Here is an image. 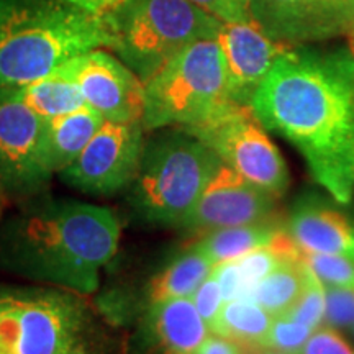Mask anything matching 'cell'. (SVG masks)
<instances>
[{"instance_id":"9c48e42d","label":"cell","mask_w":354,"mask_h":354,"mask_svg":"<svg viewBox=\"0 0 354 354\" xmlns=\"http://www.w3.org/2000/svg\"><path fill=\"white\" fill-rule=\"evenodd\" d=\"M44 118L19 100L15 87H0V196L25 201L46 190L53 172L43 154Z\"/></svg>"},{"instance_id":"30bf717a","label":"cell","mask_w":354,"mask_h":354,"mask_svg":"<svg viewBox=\"0 0 354 354\" xmlns=\"http://www.w3.org/2000/svg\"><path fill=\"white\" fill-rule=\"evenodd\" d=\"M143 123L104 120L73 165L59 172L63 183L87 196H112L130 185L143 151Z\"/></svg>"},{"instance_id":"8fae6325","label":"cell","mask_w":354,"mask_h":354,"mask_svg":"<svg viewBox=\"0 0 354 354\" xmlns=\"http://www.w3.org/2000/svg\"><path fill=\"white\" fill-rule=\"evenodd\" d=\"M276 201L277 197L272 194L221 162L203 189L183 230L202 236L214 230L274 220Z\"/></svg>"},{"instance_id":"83f0119b","label":"cell","mask_w":354,"mask_h":354,"mask_svg":"<svg viewBox=\"0 0 354 354\" xmlns=\"http://www.w3.org/2000/svg\"><path fill=\"white\" fill-rule=\"evenodd\" d=\"M190 299H192V302L196 305L197 312L201 313L203 322H205L210 328V325L214 323L216 315H218L221 305L225 304L223 292H221L215 269L212 271L210 276L198 286V289L194 292V295Z\"/></svg>"},{"instance_id":"e0dca14e","label":"cell","mask_w":354,"mask_h":354,"mask_svg":"<svg viewBox=\"0 0 354 354\" xmlns=\"http://www.w3.org/2000/svg\"><path fill=\"white\" fill-rule=\"evenodd\" d=\"M105 118L88 105L74 112L44 118L43 154L53 174L73 165Z\"/></svg>"},{"instance_id":"3957f363","label":"cell","mask_w":354,"mask_h":354,"mask_svg":"<svg viewBox=\"0 0 354 354\" xmlns=\"http://www.w3.org/2000/svg\"><path fill=\"white\" fill-rule=\"evenodd\" d=\"M99 48L113 50L107 15L63 0H0V87L25 86Z\"/></svg>"},{"instance_id":"d590c367","label":"cell","mask_w":354,"mask_h":354,"mask_svg":"<svg viewBox=\"0 0 354 354\" xmlns=\"http://www.w3.org/2000/svg\"><path fill=\"white\" fill-rule=\"evenodd\" d=\"M0 354H8V353L6 351V349H3V346H2V344H0Z\"/></svg>"},{"instance_id":"7402d4cb","label":"cell","mask_w":354,"mask_h":354,"mask_svg":"<svg viewBox=\"0 0 354 354\" xmlns=\"http://www.w3.org/2000/svg\"><path fill=\"white\" fill-rule=\"evenodd\" d=\"M272 320L271 313L253 299L236 297L221 305L210 331L243 348H253L263 344Z\"/></svg>"},{"instance_id":"74e56055","label":"cell","mask_w":354,"mask_h":354,"mask_svg":"<svg viewBox=\"0 0 354 354\" xmlns=\"http://www.w3.org/2000/svg\"><path fill=\"white\" fill-rule=\"evenodd\" d=\"M0 212H2V209H0Z\"/></svg>"},{"instance_id":"e575fe53","label":"cell","mask_w":354,"mask_h":354,"mask_svg":"<svg viewBox=\"0 0 354 354\" xmlns=\"http://www.w3.org/2000/svg\"><path fill=\"white\" fill-rule=\"evenodd\" d=\"M6 203H7L6 198H3L2 196H0V209H3V205H6Z\"/></svg>"},{"instance_id":"ba28073f","label":"cell","mask_w":354,"mask_h":354,"mask_svg":"<svg viewBox=\"0 0 354 354\" xmlns=\"http://www.w3.org/2000/svg\"><path fill=\"white\" fill-rule=\"evenodd\" d=\"M185 131L205 143L223 165L250 183L277 198L286 194L290 176L284 156L268 136L251 105L228 102L209 120Z\"/></svg>"},{"instance_id":"836d02e7","label":"cell","mask_w":354,"mask_h":354,"mask_svg":"<svg viewBox=\"0 0 354 354\" xmlns=\"http://www.w3.org/2000/svg\"><path fill=\"white\" fill-rule=\"evenodd\" d=\"M348 43H349V51L353 53V56H354V24H353V26L351 28L348 30Z\"/></svg>"},{"instance_id":"2e32d148","label":"cell","mask_w":354,"mask_h":354,"mask_svg":"<svg viewBox=\"0 0 354 354\" xmlns=\"http://www.w3.org/2000/svg\"><path fill=\"white\" fill-rule=\"evenodd\" d=\"M251 13L268 37L292 46L339 35L320 0H251Z\"/></svg>"},{"instance_id":"7a4b0ae2","label":"cell","mask_w":354,"mask_h":354,"mask_svg":"<svg viewBox=\"0 0 354 354\" xmlns=\"http://www.w3.org/2000/svg\"><path fill=\"white\" fill-rule=\"evenodd\" d=\"M120 230L107 207L41 192L0 216V272L94 294L117 254Z\"/></svg>"},{"instance_id":"cb8c5ba5","label":"cell","mask_w":354,"mask_h":354,"mask_svg":"<svg viewBox=\"0 0 354 354\" xmlns=\"http://www.w3.org/2000/svg\"><path fill=\"white\" fill-rule=\"evenodd\" d=\"M282 315L292 320L304 323L308 328L317 330L323 325V317H325V286L315 274H310L307 286L300 297L292 307Z\"/></svg>"},{"instance_id":"4316f807","label":"cell","mask_w":354,"mask_h":354,"mask_svg":"<svg viewBox=\"0 0 354 354\" xmlns=\"http://www.w3.org/2000/svg\"><path fill=\"white\" fill-rule=\"evenodd\" d=\"M299 354H354V344L348 342L339 330L320 325L310 335Z\"/></svg>"},{"instance_id":"1f68e13d","label":"cell","mask_w":354,"mask_h":354,"mask_svg":"<svg viewBox=\"0 0 354 354\" xmlns=\"http://www.w3.org/2000/svg\"><path fill=\"white\" fill-rule=\"evenodd\" d=\"M63 2L81 8V10L95 13V15H105L120 6L123 0H63Z\"/></svg>"},{"instance_id":"484cf974","label":"cell","mask_w":354,"mask_h":354,"mask_svg":"<svg viewBox=\"0 0 354 354\" xmlns=\"http://www.w3.org/2000/svg\"><path fill=\"white\" fill-rule=\"evenodd\" d=\"M323 325L336 330L354 326V289L325 286V317Z\"/></svg>"},{"instance_id":"44dd1931","label":"cell","mask_w":354,"mask_h":354,"mask_svg":"<svg viewBox=\"0 0 354 354\" xmlns=\"http://www.w3.org/2000/svg\"><path fill=\"white\" fill-rule=\"evenodd\" d=\"M312 271L300 259L299 248L294 254L286 256L271 272L266 276L248 295L258 302L272 317L286 313L292 305L297 302Z\"/></svg>"},{"instance_id":"4dcf8cb0","label":"cell","mask_w":354,"mask_h":354,"mask_svg":"<svg viewBox=\"0 0 354 354\" xmlns=\"http://www.w3.org/2000/svg\"><path fill=\"white\" fill-rule=\"evenodd\" d=\"M194 354H245V348L227 338L210 335Z\"/></svg>"},{"instance_id":"52a82bcc","label":"cell","mask_w":354,"mask_h":354,"mask_svg":"<svg viewBox=\"0 0 354 354\" xmlns=\"http://www.w3.org/2000/svg\"><path fill=\"white\" fill-rule=\"evenodd\" d=\"M225 57L216 38L185 46L145 82V130L197 127L228 104Z\"/></svg>"},{"instance_id":"ffe728a7","label":"cell","mask_w":354,"mask_h":354,"mask_svg":"<svg viewBox=\"0 0 354 354\" xmlns=\"http://www.w3.org/2000/svg\"><path fill=\"white\" fill-rule=\"evenodd\" d=\"M281 223L276 218L261 221V223L241 225V227L214 230L202 234L196 245L215 264L230 263L246 256L258 248L272 245L274 240L282 232Z\"/></svg>"},{"instance_id":"4fadbf2b","label":"cell","mask_w":354,"mask_h":354,"mask_svg":"<svg viewBox=\"0 0 354 354\" xmlns=\"http://www.w3.org/2000/svg\"><path fill=\"white\" fill-rule=\"evenodd\" d=\"M216 41L227 66L230 100L241 105H251L274 63L294 48L268 37L256 20L223 24Z\"/></svg>"},{"instance_id":"f1b7e54d","label":"cell","mask_w":354,"mask_h":354,"mask_svg":"<svg viewBox=\"0 0 354 354\" xmlns=\"http://www.w3.org/2000/svg\"><path fill=\"white\" fill-rule=\"evenodd\" d=\"M223 24H240L251 21V0H190Z\"/></svg>"},{"instance_id":"7c38bea8","label":"cell","mask_w":354,"mask_h":354,"mask_svg":"<svg viewBox=\"0 0 354 354\" xmlns=\"http://www.w3.org/2000/svg\"><path fill=\"white\" fill-rule=\"evenodd\" d=\"M68 64L86 104L105 120L143 123L145 82L123 61L99 48Z\"/></svg>"},{"instance_id":"f546056e","label":"cell","mask_w":354,"mask_h":354,"mask_svg":"<svg viewBox=\"0 0 354 354\" xmlns=\"http://www.w3.org/2000/svg\"><path fill=\"white\" fill-rule=\"evenodd\" d=\"M339 35H346L354 24V0H320Z\"/></svg>"},{"instance_id":"ac0fdd59","label":"cell","mask_w":354,"mask_h":354,"mask_svg":"<svg viewBox=\"0 0 354 354\" xmlns=\"http://www.w3.org/2000/svg\"><path fill=\"white\" fill-rule=\"evenodd\" d=\"M215 266L214 261L192 243L148 282L145 289L146 308L165 300L192 297Z\"/></svg>"},{"instance_id":"277c9868","label":"cell","mask_w":354,"mask_h":354,"mask_svg":"<svg viewBox=\"0 0 354 354\" xmlns=\"http://www.w3.org/2000/svg\"><path fill=\"white\" fill-rule=\"evenodd\" d=\"M0 344L8 354H105L91 304L51 286H0Z\"/></svg>"},{"instance_id":"8d00e7d4","label":"cell","mask_w":354,"mask_h":354,"mask_svg":"<svg viewBox=\"0 0 354 354\" xmlns=\"http://www.w3.org/2000/svg\"><path fill=\"white\" fill-rule=\"evenodd\" d=\"M351 333H353V336H354V326L351 328Z\"/></svg>"},{"instance_id":"d6986e66","label":"cell","mask_w":354,"mask_h":354,"mask_svg":"<svg viewBox=\"0 0 354 354\" xmlns=\"http://www.w3.org/2000/svg\"><path fill=\"white\" fill-rule=\"evenodd\" d=\"M15 94L26 107L43 118L74 112L87 105L68 63L41 79L15 87Z\"/></svg>"},{"instance_id":"5b68a950","label":"cell","mask_w":354,"mask_h":354,"mask_svg":"<svg viewBox=\"0 0 354 354\" xmlns=\"http://www.w3.org/2000/svg\"><path fill=\"white\" fill-rule=\"evenodd\" d=\"M220 165L205 143L171 128L143 145L128 203L146 223L183 228Z\"/></svg>"},{"instance_id":"5bb4252c","label":"cell","mask_w":354,"mask_h":354,"mask_svg":"<svg viewBox=\"0 0 354 354\" xmlns=\"http://www.w3.org/2000/svg\"><path fill=\"white\" fill-rule=\"evenodd\" d=\"M141 318L140 354H194L212 335L190 297L154 304Z\"/></svg>"},{"instance_id":"6da1fadb","label":"cell","mask_w":354,"mask_h":354,"mask_svg":"<svg viewBox=\"0 0 354 354\" xmlns=\"http://www.w3.org/2000/svg\"><path fill=\"white\" fill-rule=\"evenodd\" d=\"M264 128L302 154L338 203L354 198V56L294 46L274 63L251 100Z\"/></svg>"},{"instance_id":"d4e9b609","label":"cell","mask_w":354,"mask_h":354,"mask_svg":"<svg viewBox=\"0 0 354 354\" xmlns=\"http://www.w3.org/2000/svg\"><path fill=\"white\" fill-rule=\"evenodd\" d=\"M313 331L315 330L308 328L307 325L292 320V318H287L284 315L274 317L271 328H269L261 346L299 354Z\"/></svg>"},{"instance_id":"8992f818","label":"cell","mask_w":354,"mask_h":354,"mask_svg":"<svg viewBox=\"0 0 354 354\" xmlns=\"http://www.w3.org/2000/svg\"><path fill=\"white\" fill-rule=\"evenodd\" d=\"M105 15L113 35L112 51L143 82L185 46L216 38L223 25L190 0H123Z\"/></svg>"},{"instance_id":"603a6c76","label":"cell","mask_w":354,"mask_h":354,"mask_svg":"<svg viewBox=\"0 0 354 354\" xmlns=\"http://www.w3.org/2000/svg\"><path fill=\"white\" fill-rule=\"evenodd\" d=\"M300 259L320 279L323 286L354 289V264L342 256L325 253H308L299 250Z\"/></svg>"},{"instance_id":"d6a6232c","label":"cell","mask_w":354,"mask_h":354,"mask_svg":"<svg viewBox=\"0 0 354 354\" xmlns=\"http://www.w3.org/2000/svg\"><path fill=\"white\" fill-rule=\"evenodd\" d=\"M245 354H292V353L277 351V349H271L266 346H253V348H245Z\"/></svg>"},{"instance_id":"9a60e30c","label":"cell","mask_w":354,"mask_h":354,"mask_svg":"<svg viewBox=\"0 0 354 354\" xmlns=\"http://www.w3.org/2000/svg\"><path fill=\"white\" fill-rule=\"evenodd\" d=\"M286 230L299 250L342 256L354 264V223L322 198H300Z\"/></svg>"}]
</instances>
